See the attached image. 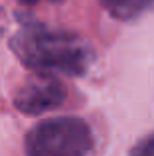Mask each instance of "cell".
Here are the masks:
<instances>
[{
	"label": "cell",
	"instance_id": "cell-2",
	"mask_svg": "<svg viewBox=\"0 0 154 156\" xmlns=\"http://www.w3.org/2000/svg\"><path fill=\"white\" fill-rule=\"evenodd\" d=\"M91 146V129L75 117L47 119L26 134L28 156H87Z\"/></svg>",
	"mask_w": 154,
	"mask_h": 156
},
{
	"label": "cell",
	"instance_id": "cell-6",
	"mask_svg": "<svg viewBox=\"0 0 154 156\" xmlns=\"http://www.w3.org/2000/svg\"><path fill=\"white\" fill-rule=\"evenodd\" d=\"M54 2H59V0H54Z\"/></svg>",
	"mask_w": 154,
	"mask_h": 156
},
{
	"label": "cell",
	"instance_id": "cell-3",
	"mask_svg": "<svg viewBox=\"0 0 154 156\" xmlns=\"http://www.w3.org/2000/svg\"><path fill=\"white\" fill-rule=\"evenodd\" d=\"M65 101V89L54 75H36L28 77L18 87L14 95V105L26 115H42L51 111Z\"/></svg>",
	"mask_w": 154,
	"mask_h": 156
},
{
	"label": "cell",
	"instance_id": "cell-1",
	"mask_svg": "<svg viewBox=\"0 0 154 156\" xmlns=\"http://www.w3.org/2000/svg\"><path fill=\"white\" fill-rule=\"evenodd\" d=\"M12 50L42 75H83L95 59L91 46L69 32L28 24L12 40Z\"/></svg>",
	"mask_w": 154,
	"mask_h": 156
},
{
	"label": "cell",
	"instance_id": "cell-4",
	"mask_svg": "<svg viewBox=\"0 0 154 156\" xmlns=\"http://www.w3.org/2000/svg\"><path fill=\"white\" fill-rule=\"evenodd\" d=\"M103 8L119 20H135L154 4V0H101Z\"/></svg>",
	"mask_w": 154,
	"mask_h": 156
},
{
	"label": "cell",
	"instance_id": "cell-5",
	"mask_svg": "<svg viewBox=\"0 0 154 156\" xmlns=\"http://www.w3.org/2000/svg\"><path fill=\"white\" fill-rule=\"evenodd\" d=\"M128 156H154V134H148L135 144Z\"/></svg>",
	"mask_w": 154,
	"mask_h": 156
}]
</instances>
